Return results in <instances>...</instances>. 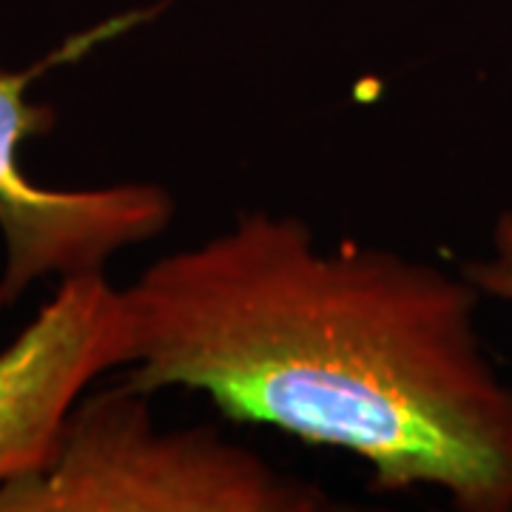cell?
<instances>
[{
  "instance_id": "obj_1",
  "label": "cell",
  "mask_w": 512,
  "mask_h": 512,
  "mask_svg": "<svg viewBox=\"0 0 512 512\" xmlns=\"http://www.w3.org/2000/svg\"><path fill=\"white\" fill-rule=\"evenodd\" d=\"M126 291L131 387L205 393L225 419L350 453L382 493L512 512V384L461 271L254 208Z\"/></svg>"
},
{
  "instance_id": "obj_2",
  "label": "cell",
  "mask_w": 512,
  "mask_h": 512,
  "mask_svg": "<svg viewBox=\"0 0 512 512\" xmlns=\"http://www.w3.org/2000/svg\"><path fill=\"white\" fill-rule=\"evenodd\" d=\"M128 382L80 399L37 470L0 487V512H325L319 484L214 427H160Z\"/></svg>"
},
{
  "instance_id": "obj_3",
  "label": "cell",
  "mask_w": 512,
  "mask_h": 512,
  "mask_svg": "<svg viewBox=\"0 0 512 512\" xmlns=\"http://www.w3.org/2000/svg\"><path fill=\"white\" fill-rule=\"evenodd\" d=\"M117 18L66 40L57 52L18 72H0V234L6 265L0 276V305H12L32 282L103 271L128 245L160 237L174 220V200L157 183H114L97 188H49L26 177L20 146L49 134L55 109L26 100L37 77L74 63L103 40L131 26Z\"/></svg>"
},
{
  "instance_id": "obj_4",
  "label": "cell",
  "mask_w": 512,
  "mask_h": 512,
  "mask_svg": "<svg viewBox=\"0 0 512 512\" xmlns=\"http://www.w3.org/2000/svg\"><path fill=\"white\" fill-rule=\"evenodd\" d=\"M137 353L126 288L103 271L63 276L55 296L0 350V487L37 470L86 387Z\"/></svg>"
},
{
  "instance_id": "obj_5",
  "label": "cell",
  "mask_w": 512,
  "mask_h": 512,
  "mask_svg": "<svg viewBox=\"0 0 512 512\" xmlns=\"http://www.w3.org/2000/svg\"><path fill=\"white\" fill-rule=\"evenodd\" d=\"M461 274L476 285L484 299L512 305V208H504L495 217L487 254L464 262Z\"/></svg>"
}]
</instances>
